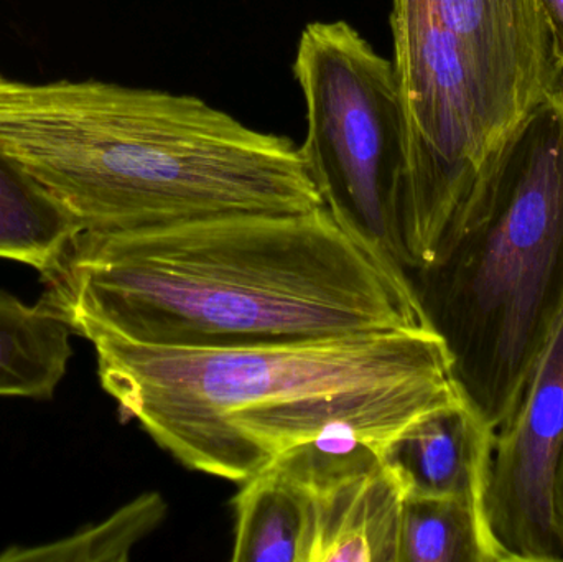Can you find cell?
Returning <instances> with one entry per match:
<instances>
[{
	"label": "cell",
	"mask_w": 563,
	"mask_h": 562,
	"mask_svg": "<svg viewBox=\"0 0 563 562\" xmlns=\"http://www.w3.org/2000/svg\"><path fill=\"white\" fill-rule=\"evenodd\" d=\"M42 300L73 332L233 349L433 330L406 267L330 208L79 233Z\"/></svg>",
	"instance_id": "obj_1"
},
{
	"label": "cell",
	"mask_w": 563,
	"mask_h": 562,
	"mask_svg": "<svg viewBox=\"0 0 563 562\" xmlns=\"http://www.w3.org/2000/svg\"><path fill=\"white\" fill-rule=\"evenodd\" d=\"M102 389L184 467L243 484L321 439L379 451L465 398L435 330H393L233 349L129 342L92 327Z\"/></svg>",
	"instance_id": "obj_2"
},
{
	"label": "cell",
	"mask_w": 563,
	"mask_h": 562,
	"mask_svg": "<svg viewBox=\"0 0 563 562\" xmlns=\"http://www.w3.org/2000/svg\"><path fill=\"white\" fill-rule=\"evenodd\" d=\"M0 152L68 210L81 233L324 207L300 145L197 96L0 73Z\"/></svg>",
	"instance_id": "obj_3"
},
{
	"label": "cell",
	"mask_w": 563,
	"mask_h": 562,
	"mask_svg": "<svg viewBox=\"0 0 563 562\" xmlns=\"http://www.w3.org/2000/svg\"><path fill=\"white\" fill-rule=\"evenodd\" d=\"M409 276L460 392L498 431L563 317V86L493 152L443 256Z\"/></svg>",
	"instance_id": "obj_4"
},
{
	"label": "cell",
	"mask_w": 563,
	"mask_h": 562,
	"mask_svg": "<svg viewBox=\"0 0 563 562\" xmlns=\"http://www.w3.org/2000/svg\"><path fill=\"white\" fill-rule=\"evenodd\" d=\"M390 29L407 144L397 257L419 271L445 253L486 162L563 73L541 0H393Z\"/></svg>",
	"instance_id": "obj_5"
},
{
	"label": "cell",
	"mask_w": 563,
	"mask_h": 562,
	"mask_svg": "<svg viewBox=\"0 0 563 562\" xmlns=\"http://www.w3.org/2000/svg\"><path fill=\"white\" fill-rule=\"evenodd\" d=\"M294 75L307 118L300 151L324 205L397 260L407 144L393 59L344 20L313 22Z\"/></svg>",
	"instance_id": "obj_6"
},
{
	"label": "cell",
	"mask_w": 563,
	"mask_h": 562,
	"mask_svg": "<svg viewBox=\"0 0 563 562\" xmlns=\"http://www.w3.org/2000/svg\"><path fill=\"white\" fill-rule=\"evenodd\" d=\"M563 451V317L521 401L495 432L486 520L503 562H563L555 478Z\"/></svg>",
	"instance_id": "obj_7"
},
{
	"label": "cell",
	"mask_w": 563,
	"mask_h": 562,
	"mask_svg": "<svg viewBox=\"0 0 563 562\" xmlns=\"http://www.w3.org/2000/svg\"><path fill=\"white\" fill-rule=\"evenodd\" d=\"M274 462L300 495L303 562H397L404 494L376 449L321 439Z\"/></svg>",
	"instance_id": "obj_8"
},
{
	"label": "cell",
	"mask_w": 563,
	"mask_h": 562,
	"mask_svg": "<svg viewBox=\"0 0 563 562\" xmlns=\"http://www.w3.org/2000/svg\"><path fill=\"white\" fill-rule=\"evenodd\" d=\"M493 439L495 431L462 398L417 419L377 452L404 498L483 500Z\"/></svg>",
	"instance_id": "obj_9"
},
{
	"label": "cell",
	"mask_w": 563,
	"mask_h": 562,
	"mask_svg": "<svg viewBox=\"0 0 563 562\" xmlns=\"http://www.w3.org/2000/svg\"><path fill=\"white\" fill-rule=\"evenodd\" d=\"M71 326L48 304L0 290V396L52 399L71 360Z\"/></svg>",
	"instance_id": "obj_10"
},
{
	"label": "cell",
	"mask_w": 563,
	"mask_h": 562,
	"mask_svg": "<svg viewBox=\"0 0 563 562\" xmlns=\"http://www.w3.org/2000/svg\"><path fill=\"white\" fill-rule=\"evenodd\" d=\"M79 233L71 213L0 152V260L26 264L45 277L58 269Z\"/></svg>",
	"instance_id": "obj_11"
},
{
	"label": "cell",
	"mask_w": 563,
	"mask_h": 562,
	"mask_svg": "<svg viewBox=\"0 0 563 562\" xmlns=\"http://www.w3.org/2000/svg\"><path fill=\"white\" fill-rule=\"evenodd\" d=\"M234 562H303L300 495L273 462L243 482L233 500Z\"/></svg>",
	"instance_id": "obj_12"
},
{
	"label": "cell",
	"mask_w": 563,
	"mask_h": 562,
	"mask_svg": "<svg viewBox=\"0 0 563 562\" xmlns=\"http://www.w3.org/2000/svg\"><path fill=\"white\" fill-rule=\"evenodd\" d=\"M397 562H503L478 498L407 497Z\"/></svg>",
	"instance_id": "obj_13"
},
{
	"label": "cell",
	"mask_w": 563,
	"mask_h": 562,
	"mask_svg": "<svg viewBox=\"0 0 563 562\" xmlns=\"http://www.w3.org/2000/svg\"><path fill=\"white\" fill-rule=\"evenodd\" d=\"M167 515L162 495L144 494L119 508L108 520L71 537L40 544L12 547L0 553V562H101L128 561L132 548L147 538Z\"/></svg>",
	"instance_id": "obj_14"
},
{
	"label": "cell",
	"mask_w": 563,
	"mask_h": 562,
	"mask_svg": "<svg viewBox=\"0 0 563 562\" xmlns=\"http://www.w3.org/2000/svg\"><path fill=\"white\" fill-rule=\"evenodd\" d=\"M554 40L555 59L563 73V0H541Z\"/></svg>",
	"instance_id": "obj_15"
},
{
	"label": "cell",
	"mask_w": 563,
	"mask_h": 562,
	"mask_svg": "<svg viewBox=\"0 0 563 562\" xmlns=\"http://www.w3.org/2000/svg\"><path fill=\"white\" fill-rule=\"evenodd\" d=\"M555 510H558L559 524L563 531V451L559 462L558 478H555Z\"/></svg>",
	"instance_id": "obj_16"
}]
</instances>
